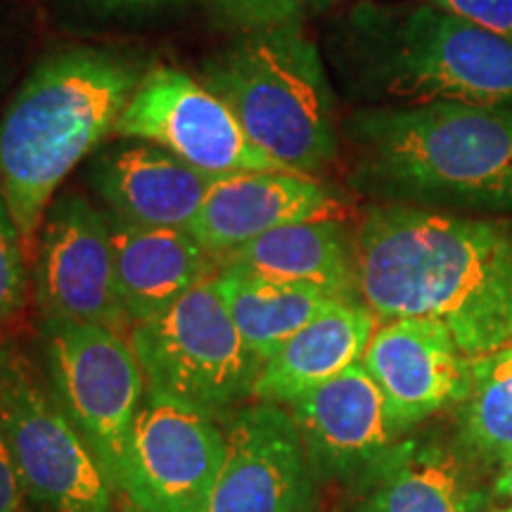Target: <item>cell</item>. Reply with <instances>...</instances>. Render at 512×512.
<instances>
[{
    "mask_svg": "<svg viewBox=\"0 0 512 512\" xmlns=\"http://www.w3.org/2000/svg\"><path fill=\"white\" fill-rule=\"evenodd\" d=\"M354 245L358 302L377 320H439L470 361L512 347L510 219L382 204Z\"/></svg>",
    "mask_w": 512,
    "mask_h": 512,
    "instance_id": "cell-1",
    "label": "cell"
},
{
    "mask_svg": "<svg viewBox=\"0 0 512 512\" xmlns=\"http://www.w3.org/2000/svg\"><path fill=\"white\" fill-rule=\"evenodd\" d=\"M351 183L392 204L512 216V105H370L339 126Z\"/></svg>",
    "mask_w": 512,
    "mask_h": 512,
    "instance_id": "cell-2",
    "label": "cell"
},
{
    "mask_svg": "<svg viewBox=\"0 0 512 512\" xmlns=\"http://www.w3.org/2000/svg\"><path fill=\"white\" fill-rule=\"evenodd\" d=\"M117 48H64L31 69L0 117V192L31 256L64 178L114 133L145 76Z\"/></svg>",
    "mask_w": 512,
    "mask_h": 512,
    "instance_id": "cell-3",
    "label": "cell"
},
{
    "mask_svg": "<svg viewBox=\"0 0 512 512\" xmlns=\"http://www.w3.org/2000/svg\"><path fill=\"white\" fill-rule=\"evenodd\" d=\"M332 36L339 74L370 105H512V43L434 3L363 0Z\"/></svg>",
    "mask_w": 512,
    "mask_h": 512,
    "instance_id": "cell-4",
    "label": "cell"
},
{
    "mask_svg": "<svg viewBox=\"0 0 512 512\" xmlns=\"http://www.w3.org/2000/svg\"><path fill=\"white\" fill-rule=\"evenodd\" d=\"M200 81L283 171L316 176L335 162V95L299 24L240 36L204 60Z\"/></svg>",
    "mask_w": 512,
    "mask_h": 512,
    "instance_id": "cell-5",
    "label": "cell"
},
{
    "mask_svg": "<svg viewBox=\"0 0 512 512\" xmlns=\"http://www.w3.org/2000/svg\"><path fill=\"white\" fill-rule=\"evenodd\" d=\"M152 396L211 418L252 396L261 361L247 349L214 275L128 335Z\"/></svg>",
    "mask_w": 512,
    "mask_h": 512,
    "instance_id": "cell-6",
    "label": "cell"
},
{
    "mask_svg": "<svg viewBox=\"0 0 512 512\" xmlns=\"http://www.w3.org/2000/svg\"><path fill=\"white\" fill-rule=\"evenodd\" d=\"M55 401L117 494L128 441L143 408L145 377L131 344L102 325L46 323Z\"/></svg>",
    "mask_w": 512,
    "mask_h": 512,
    "instance_id": "cell-7",
    "label": "cell"
},
{
    "mask_svg": "<svg viewBox=\"0 0 512 512\" xmlns=\"http://www.w3.org/2000/svg\"><path fill=\"white\" fill-rule=\"evenodd\" d=\"M0 439L36 503L55 512L112 510L114 491L91 448L12 351H0Z\"/></svg>",
    "mask_w": 512,
    "mask_h": 512,
    "instance_id": "cell-8",
    "label": "cell"
},
{
    "mask_svg": "<svg viewBox=\"0 0 512 512\" xmlns=\"http://www.w3.org/2000/svg\"><path fill=\"white\" fill-rule=\"evenodd\" d=\"M112 136L164 147L214 178L242 171H283L247 138L219 95L166 64L147 69Z\"/></svg>",
    "mask_w": 512,
    "mask_h": 512,
    "instance_id": "cell-9",
    "label": "cell"
},
{
    "mask_svg": "<svg viewBox=\"0 0 512 512\" xmlns=\"http://www.w3.org/2000/svg\"><path fill=\"white\" fill-rule=\"evenodd\" d=\"M34 290L46 323L102 325L117 332L131 323L117 290L107 214L76 192L55 197L43 216Z\"/></svg>",
    "mask_w": 512,
    "mask_h": 512,
    "instance_id": "cell-10",
    "label": "cell"
},
{
    "mask_svg": "<svg viewBox=\"0 0 512 512\" xmlns=\"http://www.w3.org/2000/svg\"><path fill=\"white\" fill-rule=\"evenodd\" d=\"M223 446L216 418L150 394L133 425L117 494L128 512H207Z\"/></svg>",
    "mask_w": 512,
    "mask_h": 512,
    "instance_id": "cell-11",
    "label": "cell"
},
{
    "mask_svg": "<svg viewBox=\"0 0 512 512\" xmlns=\"http://www.w3.org/2000/svg\"><path fill=\"white\" fill-rule=\"evenodd\" d=\"M223 437L207 512H309L313 475L287 408L271 401L240 408Z\"/></svg>",
    "mask_w": 512,
    "mask_h": 512,
    "instance_id": "cell-12",
    "label": "cell"
},
{
    "mask_svg": "<svg viewBox=\"0 0 512 512\" xmlns=\"http://www.w3.org/2000/svg\"><path fill=\"white\" fill-rule=\"evenodd\" d=\"M287 413L318 479L368 475L408 432L363 363L292 399Z\"/></svg>",
    "mask_w": 512,
    "mask_h": 512,
    "instance_id": "cell-13",
    "label": "cell"
},
{
    "mask_svg": "<svg viewBox=\"0 0 512 512\" xmlns=\"http://www.w3.org/2000/svg\"><path fill=\"white\" fill-rule=\"evenodd\" d=\"M361 363L406 430L453 403H463L470 389L472 361L439 320H384L370 337Z\"/></svg>",
    "mask_w": 512,
    "mask_h": 512,
    "instance_id": "cell-14",
    "label": "cell"
},
{
    "mask_svg": "<svg viewBox=\"0 0 512 512\" xmlns=\"http://www.w3.org/2000/svg\"><path fill=\"white\" fill-rule=\"evenodd\" d=\"M342 200L318 176L292 171H242L219 176L190 223V233L211 256L235 252L287 223L339 219Z\"/></svg>",
    "mask_w": 512,
    "mask_h": 512,
    "instance_id": "cell-15",
    "label": "cell"
},
{
    "mask_svg": "<svg viewBox=\"0 0 512 512\" xmlns=\"http://www.w3.org/2000/svg\"><path fill=\"white\" fill-rule=\"evenodd\" d=\"M91 181L119 219L150 228L188 230L216 178L164 147L124 140L95 157Z\"/></svg>",
    "mask_w": 512,
    "mask_h": 512,
    "instance_id": "cell-16",
    "label": "cell"
},
{
    "mask_svg": "<svg viewBox=\"0 0 512 512\" xmlns=\"http://www.w3.org/2000/svg\"><path fill=\"white\" fill-rule=\"evenodd\" d=\"M107 223L117 290L133 325L164 313L192 287L219 273V259L190 230L138 226L112 211Z\"/></svg>",
    "mask_w": 512,
    "mask_h": 512,
    "instance_id": "cell-17",
    "label": "cell"
},
{
    "mask_svg": "<svg viewBox=\"0 0 512 512\" xmlns=\"http://www.w3.org/2000/svg\"><path fill=\"white\" fill-rule=\"evenodd\" d=\"M463 446L401 441L368 472L356 512H484L486 491Z\"/></svg>",
    "mask_w": 512,
    "mask_h": 512,
    "instance_id": "cell-18",
    "label": "cell"
},
{
    "mask_svg": "<svg viewBox=\"0 0 512 512\" xmlns=\"http://www.w3.org/2000/svg\"><path fill=\"white\" fill-rule=\"evenodd\" d=\"M219 268L280 283L313 285L339 299L358 302L356 245L339 219L299 221L268 230L219 259Z\"/></svg>",
    "mask_w": 512,
    "mask_h": 512,
    "instance_id": "cell-19",
    "label": "cell"
},
{
    "mask_svg": "<svg viewBox=\"0 0 512 512\" xmlns=\"http://www.w3.org/2000/svg\"><path fill=\"white\" fill-rule=\"evenodd\" d=\"M375 328L377 316L366 304H335L261 363L252 396L287 406L309 389L361 363Z\"/></svg>",
    "mask_w": 512,
    "mask_h": 512,
    "instance_id": "cell-20",
    "label": "cell"
},
{
    "mask_svg": "<svg viewBox=\"0 0 512 512\" xmlns=\"http://www.w3.org/2000/svg\"><path fill=\"white\" fill-rule=\"evenodd\" d=\"M214 283L247 349L261 363L320 313L339 302H349L320 287L280 283L235 268H219Z\"/></svg>",
    "mask_w": 512,
    "mask_h": 512,
    "instance_id": "cell-21",
    "label": "cell"
},
{
    "mask_svg": "<svg viewBox=\"0 0 512 512\" xmlns=\"http://www.w3.org/2000/svg\"><path fill=\"white\" fill-rule=\"evenodd\" d=\"M458 427L460 446L477 463L503 465L512 458V347L472 361Z\"/></svg>",
    "mask_w": 512,
    "mask_h": 512,
    "instance_id": "cell-22",
    "label": "cell"
},
{
    "mask_svg": "<svg viewBox=\"0 0 512 512\" xmlns=\"http://www.w3.org/2000/svg\"><path fill=\"white\" fill-rule=\"evenodd\" d=\"M207 15L221 29L245 36L254 31L299 24L309 10L325 0H200Z\"/></svg>",
    "mask_w": 512,
    "mask_h": 512,
    "instance_id": "cell-23",
    "label": "cell"
},
{
    "mask_svg": "<svg viewBox=\"0 0 512 512\" xmlns=\"http://www.w3.org/2000/svg\"><path fill=\"white\" fill-rule=\"evenodd\" d=\"M29 252L0 192V335L22 313L29 294Z\"/></svg>",
    "mask_w": 512,
    "mask_h": 512,
    "instance_id": "cell-24",
    "label": "cell"
},
{
    "mask_svg": "<svg viewBox=\"0 0 512 512\" xmlns=\"http://www.w3.org/2000/svg\"><path fill=\"white\" fill-rule=\"evenodd\" d=\"M430 3L512 43V0H430Z\"/></svg>",
    "mask_w": 512,
    "mask_h": 512,
    "instance_id": "cell-25",
    "label": "cell"
},
{
    "mask_svg": "<svg viewBox=\"0 0 512 512\" xmlns=\"http://www.w3.org/2000/svg\"><path fill=\"white\" fill-rule=\"evenodd\" d=\"M24 498L27 489L19 477L15 458L0 439V512H24Z\"/></svg>",
    "mask_w": 512,
    "mask_h": 512,
    "instance_id": "cell-26",
    "label": "cell"
},
{
    "mask_svg": "<svg viewBox=\"0 0 512 512\" xmlns=\"http://www.w3.org/2000/svg\"><path fill=\"white\" fill-rule=\"evenodd\" d=\"M83 3L102 15H147L169 8L176 0H83Z\"/></svg>",
    "mask_w": 512,
    "mask_h": 512,
    "instance_id": "cell-27",
    "label": "cell"
},
{
    "mask_svg": "<svg viewBox=\"0 0 512 512\" xmlns=\"http://www.w3.org/2000/svg\"><path fill=\"white\" fill-rule=\"evenodd\" d=\"M496 494L503 498H512V458L501 465V475L496 479Z\"/></svg>",
    "mask_w": 512,
    "mask_h": 512,
    "instance_id": "cell-28",
    "label": "cell"
},
{
    "mask_svg": "<svg viewBox=\"0 0 512 512\" xmlns=\"http://www.w3.org/2000/svg\"><path fill=\"white\" fill-rule=\"evenodd\" d=\"M498 512H512V508H505V510H498Z\"/></svg>",
    "mask_w": 512,
    "mask_h": 512,
    "instance_id": "cell-29",
    "label": "cell"
}]
</instances>
